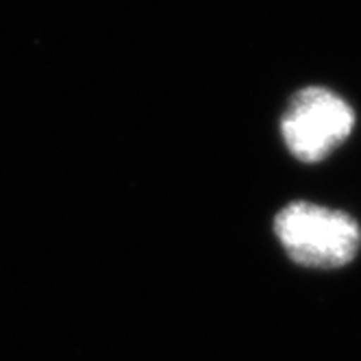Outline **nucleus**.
<instances>
[{
    "mask_svg": "<svg viewBox=\"0 0 361 361\" xmlns=\"http://www.w3.org/2000/svg\"><path fill=\"white\" fill-rule=\"evenodd\" d=\"M274 233L292 262L316 270L350 264L361 246V228L355 218L314 202L283 207L274 220Z\"/></svg>",
    "mask_w": 361,
    "mask_h": 361,
    "instance_id": "1",
    "label": "nucleus"
},
{
    "mask_svg": "<svg viewBox=\"0 0 361 361\" xmlns=\"http://www.w3.org/2000/svg\"><path fill=\"white\" fill-rule=\"evenodd\" d=\"M355 111L324 87H305L290 100L281 120V135L294 157L305 164L322 161L353 131Z\"/></svg>",
    "mask_w": 361,
    "mask_h": 361,
    "instance_id": "2",
    "label": "nucleus"
}]
</instances>
